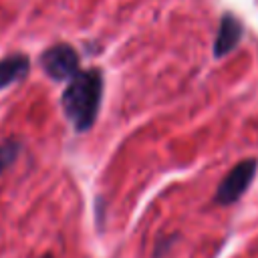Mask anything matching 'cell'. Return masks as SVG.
<instances>
[{"label": "cell", "mask_w": 258, "mask_h": 258, "mask_svg": "<svg viewBox=\"0 0 258 258\" xmlns=\"http://www.w3.org/2000/svg\"><path fill=\"white\" fill-rule=\"evenodd\" d=\"M30 71V58L24 52L6 54L0 58V91L22 81Z\"/></svg>", "instance_id": "5"}, {"label": "cell", "mask_w": 258, "mask_h": 258, "mask_svg": "<svg viewBox=\"0 0 258 258\" xmlns=\"http://www.w3.org/2000/svg\"><path fill=\"white\" fill-rule=\"evenodd\" d=\"M103 99V75L99 69L79 71L67 85L60 103L67 119L77 131H89L99 115Z\"/></svg>", "instance_id": "1"}, {"label": "cell", "mask_w": 258, "mask_h": 258, "mask_svg": "<svg viewBox=\"0 0 258 258\" xmlns=\"http://www.w3.org/2000/svg\"><path fill=\"white\" fill-rule=\"evenodd\" d=\"M20 149H22V143H20L18 139H8V141H4V143L0 145V175H2V171H4L8 165L14 163V159H16L18 153H20Z\"/></svg>", "instance_id": "6"}, {"label": "cell", "mask_w": 258, "mask_h": 258, "mask_svg": "<svg viewBox=\"0 0 258 258\" xmlns=\"http://www.w3.org/2000/svg\"><path fill=\"white\" fill-rule=\"evenodd\" d=\"M40 67L52 81H71L79 73V54L71 44L58 42L40 54Z\"/></svg>", "instance_id": "2"}, {"label": "cell", "mask_w": 258, "mask_h": 258, "mask_svg": "<svg viewBox=\"0 0 258 258\" xmlns=\"http://www.w3.org/2000/svg\"><path fill=\"white\" fill-rule=\"evenodd\" d=\"M256 169H258V161L252 159V157L242 159L240 163H236L230 169V173L220 181L218 191H216V202L222 204V206L234 204L248 189V185L252 183V179L256 175Z\"/></svg>", "instance_id": "3"}, {"label": "cell", "mask_w": 258, "mask_h": 258, "mask_svg": "<svg viewBox=\"0 0 258 258\" xmlns=\"http://www.w3.org/2000/svg\"><path fill=\"white\" fill-rule=\"evenodd\" d=\"M242 34H244V26L242 22L226 12L220 20V28H218V36H216V42H214V54L220 58V56H226L228 52H232L238 42L242 40Z\"/></svg>", "instance_id": "4"}, {"label": "cell", "mask_w": 258, "mask_h": 258, "mask_svg": "<svg viewBox=\"0 0 258 258\" xmlns=\"http://www.w3.org/2000/svg\"><path fill=\"white\" fill-rule=\"evenodd\" d=\"M42 258H52V256H50V254H46V256H42Z\"/></svg>", "instance_id": "7"}]
</instances>
